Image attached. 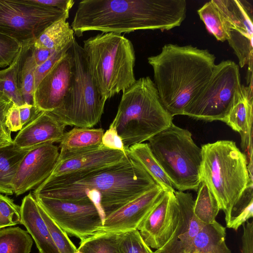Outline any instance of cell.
<instances>
[{
	"instance_id": "obj_1",
	"label": "cell",
	"mask_w": 253,
	"mask_h": 253,
	"mask_svg": "<svg viewBox=\"0 0 253 253\" xmlns=\"http://www.w3.org/2000/svg\"><path fill=\"white\" fill-rule=\"evenodd\" d=\"M157 185L127 155L118 163L85 173L48 177L32 194L72 202L91 201L104 220Z\"/></svg>"
},
{
	"instance_id": "obj_2",
	"label": "cell",
	"mask_w": 253,
	"mask_h": 253,
	"mask_svg": "<svg viewBox=\"0 0 253 253\" xmlns=\"http://www.w3.org/2000/svg\"><path fill=\"white\" fill-rule=\"evenodd\" d=\"M186 11L185 0H84L71 27L78 37L88 31L121 34L169 30L181 24Z\"/></svg>"
},
{
	"instance_id": "obj_3",
	"label": "cell",
	"mask_w": 253,
	"mask_h": 253,
	"mask_svg": "<svg viewBox=\"0 0 253 253\" xmlns=\"http://www.w3.org/2000/svg\"><path fill=\"white\" fill-rule=\"evenodd\" d=\"M215 57L191 45L165 44L148 58L161 101L172 116L183 115L187 106L210 80Z\"/></svg>"
},
{
	"instance_id": "obj_4",
	"label": "cell",
	"mask_w": 253,
	"mask_h": 253,
	"mask_svg": "<svg viewBox=\"0 0 253 253\" xmlns=\"http://www.w3.org/2000/svg\"><path fill=\"white\" fill-rule=\"evenodd\" d=\"M172 120L161 101L154 82L146 77L136 80L123 92L110 126L116 129L127 152L131 146L148 140L169 127Z\"/></svg>"
},
{
	"instance_id": "obj_5",
	"label": "cell",
	"mask_w": 253,
	"mask_h": 253,
	"mask_svg": "<svg viewBox=\"0 0 253 253\" xmlns=\"http://www.w3.org/2000/svg\"><path fill=\"white\" fill-rule=\"evenodd\" d=\"M84 43L92 81L106 101L136 81L135 51L129 40L121 34L102 33Z\"/></svg>"
},
{
	"instance_id": "obj_6",
	"label": "cell",
	"mask_w": 253,
	"mask_h": 253,
	"mask_svg": "<svg viewBox=\"0 0 253 253\" xmlns=\"http://www.w3.org/2000/svg\"><path fill=\"white\" fill-rule=\"evenodd\" d=\"M201 149L200 181L207 184L225 214L253 181L247 157L231 140L209 143Z\"/></svg>"
},
{
	"instance_id": "obj_7",
	"label": "cell",
	"mask_w": 253,
	"mask_h": 253,
	"mask_svg": "<svg viewBox=\"0 0 253 253\" xmlns=\"http://www.w3.org/2000/svg\"><path fill=\"white\" fill-rule=\"evenodd\" d=\"M148 141L173 188L179 191H198L202 149L193 141L191 133L172 123Z\"/></svg>"
},
{
	"instance_id": "obj_8",
	"label": "cell",
	"mask_w": 253,
	"mask_h": 253,
	"mask_svg": "<svg viewBox=\"0 0 253 253\" xmlns=\"http://www.w3.org/2000/svg\"><path fill=\"white\" fill-rule=\"evenodd\" d=\"M71 49L73 56L71 87L62 105L50 113L66 126L91 128L100 121L106 100L92 81L83 47L75 40Z\"/></svg>"
},
{
	"instance_id": "obj_9",
	"label": "cell",
	"mask_w": 253,
	"mask_h": 253,
	"mask_svg": "<svg viewBox=\"0 0 253 253\" xmlns=\"http://www.w3.org/2000/svg\"><path fill=\"white\" fill-rule=\"evenodd\" d=\"M241 84L239 66L235 62L227 60L215 64L210 80L183 115L204 121L224 122Z\"/></svg>"
},
{
	"instance_id": "obj_10",
	"label": "cell",
	"mask_w": 253,
	"mask_h": 253,
	"mask_svg": "<svg viewBox=\"0 0 253 253\" xmlns=\"http://www.w3.org/2000/svg\"><path fill=\"white\" fill-rule=\"evenodd\" d=\"M69 16V11L32 0H0V34L21 44L34 43L50 25Z\"/></svg>"
},
{
	"instance_id": "obj_11",
	"label": "cell",
	"mask_w": 253,
	"mask_h": 253,
	"mask_svg": "<svg viewBox=\"0 0 253 253\" xmlns=\"http://www.w3.org/2000/svg\"><path fill=\"white\" fill-rule=\"evenodd\" d=\"M39 205L67 234L83 241L102 231L103 218L91 201L72 202L34 197Z\"/></svg>"
},
{
	"instance_id": "obj_12",
	"label": "cell",
	"mask_w": 253,
	"mask_h": 253,
	"mask_svg": "<svg viewBox=\"0 0 253 253\" xmlns=\"http://www.w3.org/2000/svg\"><path fill=\"white\" fill-rule=\"evenodd\" d=\"M174 191H164L159 202L137 229L150 248L157 250L162 247L177 226L179 211Z\"/></svg>"
},
{
	"instance_id": "obj_13",
	"label": "cell",
	"mask_w": 253,
	"mask_h": 253,
	"mask_svg": "<svg viewBox=\"0 0 253 253\" xmlns=\"http://www.w3.org/2000/svg\"><path fill=\"white\" fill-rule=\"evenodd\" d=\"M58 148L51 143L30 151L21 162L12 182L16 196L37 187L52 173L59 159Z\"/></svg>"
},
{
	"instance_id": "obj_14",
	"label": "cell",
	"mask_w": 253,
	"mask_h": 253,
	"mask_svg": "<svg viewBox=\"0 0 253 253\" xmlns=\"http://www.w3.org/2000/svg\"><path fill=\"white\" fill-rule=\"evenodd\" d=\"M71 47L42 80L33 94V105L40 111L51 112L59 108L67 95L72 78Z\"/></svg>"
},
{
	"instance_id": "obj_15",
	"label": "cell",
	"mask_w": 253,
	"mask_h": 253,
	"mask_svg": "<svg viewBox=\"0 0 253 253\" xmlns=\"http://www.w3.org/2000/svg\"><path fill=\"white\" fill-rule=\"evenodd\" d=\"M178 206V220L169 239L154 253H190L195 238L206 224L196 217L193 211L192 194L174 191Z\"/></svg>"
},
{
	"instance_id": "obj_16",
	"label": "cell",
	"mask_w": 253,
	"mask_h": 253,
	"mask_svg": "<svg viewBox=\"0 0 253 253\" xmlns=\"http://www.w3.org/2000/svg\"><path fill=\"white\" fill-rule=\"evenodd\" d=\"M157 185L113 212L103 220L102 232H125L137 229L164 192Z\"/></svg>"
},
{
	"instance_id": "obj_17",
	"label": "cell",
	"mask_w": 253,
	"mask_h": 253,
	"mask_svg": "<svg viewBox=\"0 0 253 253\" xmlns=\"http://www.w3.org/2000/svg\"><path fill=\"white\" fill-rule=\"evenodd\" d=\"M127 157L119 150L110 149L102 144L58 162L48 177L84 173L118 163Z\"/></svg>"
},
{
	"instance_id": "obj_18",
	"label": "cell",
	"mask_w": 253,
	"mask_h": 253,
	"mask_svg": "<svg viewBox=\"0 0 253 253\" xmlns=\"http://www.w3.org/2000/svg\"><path fill=\"white\" fill-rule=\"evenodd\" d=\"M66 126L50 112L42 111L19 130L13 144L19 149L28 150L46 143L60 142Z\"/></svg>"
},
{
	"instance_id": "obj_19",
	"label": "cell",
	"mask_w": 253,
	"mask_h": 253,
	"mask_svg": "<svg viewBox=\"0 0 253 253\" xmlns=\"http://www.w3.org/2000/svg\"><path fill=\"white\" fill-rule=\"evenodd\" d=\"M253 86L241 84L224 122L240 134L242 147L247 153L249 162L253 161Z\"/></svg>"
},
{
	"instance_id": "obj_20",
	"label": "cell",
	"mask_w": 253,
	"mask_h": 253,
	"mask_svg": "<svg viewBox=\"0 0 253 253\" xmlns=\"http://www.w3.org/2000/svg\"><path fill=\"white\" fill-rule=\"evenodd\" d=\"M20 207L21 224L25 227L35 241L39 253H60L41 216L38 204L32 193L24 197Z\"/></svg>"
},
{
	"instance_id": "obj_21",
	"label": "cell",
	"mask_w": 253,
	"mask_h": 253,
	"mask_svg": "<svg viewBox=\"0 0 253 253\" xmlns=\"http://www.w3.org/2000/svg\"><path fill=\"white\" fill-rule=\"evenodd\" d=\"M104 133L101 128L75 127L64 132L60 141L58 160L98 147Z\"/></svg>"
},
{
	"instance_id": "obj_22",
	"label": "cell",
	"mask_w": 253,
	"mask_h": 253,
	"mask_svg": "<svg viewBox=\"0 0 253 253\" xmlns=\"http://www.w3.org/2000/svg\"><path fill=\"white\" fill-rule=\"evenodd\" d=\"M231 30L253 38V10L246 0H212Z\"/></svg>"
},
{
	"instance_id": "obj_23",
	"label": "cell",
	"mask_w": 253,
	"mask_h": 253,
	"mask_svg": "<svg viewBox=\"0 0 253 253\" xmlns=\"http://www.w3.org/2000/svg\"><path fill=\"white\" fill-rule=\"evenodd\" d=\"M31 150L20 149L13 144L0 147V193L14 194L13 179L23 159Z\"/></svg>"
},
{
	"instance_id": "obj_24",
	"label": "cell",
	"mask_w": 253,
	"mask_h": 253,
	"mask_svg": "<svg viewBox=\"0 0 253 253\" xmlns=\"http://www.w3.org/2000/svg\"><path fill=\"white\" fill-rule=\"evenodd\" d=\"M67 19L61 18L47 27L35 41L33 46L56 51L72 44L75 33Z\"/></svg>"
},
{
	"instance_id": "obj_25",
	"label": "cell",
	"mask_w": 253,
	"mask_h": 253,
	"mask_svg": "<svg viewBox=\"0 0 253 253\" xmlns=\"http://www.w3.org/2000/svg\"><path fill=\"white\" fill-rule=\"evenodd\" d=\"M225 237V228L216 221L205 224L195 238L190 253H232Z\"/></svg>"
},
{
	"instance_id": "obj_26",
	"label": "cell",
	"mask_w": 253,
	"mask_h": 253,
	"mask_svg": "<svg viewBox=\"0 0 253 253\" xmlns=\"http://www.w3.org/2000/svg\"><path fill=\"white\" fill-rule=\"evenodd\" d=\"M126 153L164 190H175L169 179L154 156L148 143H142L131 146L127 150Z\"/></svg>"
},
{
	"instance_id": "obj_27",
	"label": "cell",
	"mask_w": 253,
	"mask_h": 253,
	"mask_svg": "<svg viewBox=\"0 0 253 253\" xmlns=\"http://www.w3.org/2000/svg\"><path fill=\"white\" fill-rule=\"evenodd\" d=\"M33 44H22L23 51L18 73L19 88L24 103L33 105L35 90L34 73L37 67L32 52Z\"/></svg>"
},
{
	"instance_id": "obj_28",
	"label": "cell",
	"mask_w": 253,
	"mask_h": 253,
	"mask_svg": "<svg viewBox=\"0 0 253 253\" xmlns=\"http://www.w3.org/2000/svg\"><path fill=\"white\" fill-rule=\"evenodd\" d=\"M197 12L207 29L217 40L224 42L229 40L230 26L212 0L205 3Z\"/></svg>"
},
{
	"instance_id": "obj_29",
	"label": "cell",
	"mask_w": 253,
	"mask_h": 253,
	"mask_svg": "<svg viewBox=\"0 0 253 253\" xmlns=\"http://www.w3.org/2000/svg\"><path fill=\"white\" fill-rule=\"evenodd\" d=\"M124 232H98L81 241V253H121L120 243Z\"/></svg>"
},
{
	"instance_id": "obj_30",
	"label": "cell",
	"mask_w": 253,
	"mask_h": 253,
	"mask_svg": "<svg viewBox=\"0 0 253 253\" xmlns=\"http://www.w3.org/2000/svg\"><path fill=\"white\" fill-rule=\"evenodd\" d=\"M33 240L18 226L0 229V253H30Z\"/></svg>"
},
{
	"instance_id": "obj_31",
	"label": "cell",
	"mask_w": 253,
	"mask_h": 253,
	"mask_svg": "<svg viewBox=\"0 0 253 253\" xmlns=\"http://www.w3.org/2000/svg\"><path fill=\"white\" fill-rule=\"evenodd\" d=\"M253 181H250L240 198L225 214L226 227L237 231L253 216Z\"/></svg>"
},
{
	"instance_id": "obj_32",
	"label": "cell",
	"mask_w": 253,
	"mask_h": 253,
	"mask_svg": "<svg viewBox=\"0 0 253 253\" xmlns=\"http://www.w3.org/2000/svg\"><path fill=\"white\" fill-rule=\"evenodd\" d=\"M220 210L218 203L207 184L201 182L196 199L194 200L193 211L202 223L208 224L216 221Z\"/></svg>"
},
{
	"instance_id": "obj_33",
	"label": "cell",
	"mask_w": 253,
	"mask_h": 253,
	"mask_svg": "<svg viewBox=\"0 0 253 253\" xmlns=\"http://www.w3.org/2000/svg\"><path fill=\"white\" fill-rule=\"evenodd\" d=\"M22 51V45L20 52L13 62L7 67V71L0 76V93L19 107L25 103L19 88L18 77Z\"/></svg>"
},
{
	"instance_id": "obj_34",
	"label": "cell",
	"mask_w": 253,
	"mask_h": 253,
	"mask_svg": "<svg viewBox=\"0 0 253 253\" xmlns=\"http://www.w3.org/2000/svg\"><path fill=\"white\" fill-rule=\"evenodd\" d=\"M253 39L237 31L231 30L227 41L239 59L241 68L248 66V72H253Z\"/></svg>"
},
{
	"instance_id": "obj_35",
	"label": "cell",
	"mask_w": 253,
	"mask_h": 253,
	"mask_svg": "<svg viewBox=\"0 0 253 253\" xmlns=\"http://www.w3.org/2000/svg\"><path fill=\"white\" fill-rule=\"evenodd\" d=\"M38 205L41 216L60 253H76L78 249L70 240L67 233L54 222L39 204Z\"/></svg>"
},
{
	"instance_id": "obj_36",
	"label": "cell",
	"mask_w": 253,
	"mask_h": 253,
	"mask_svg": "<svg viewBox=\"0 0 253 253\" xmlns=\"http://www.w3.org/2000/svg\"><path fill=\"white\" fill-rule=\"evenodd\" d=\"M21 221L20 206L0 193V229L21 224Z\"/></svg>"
},
{
	"instance_id": "obj_37",
	"label": "cell",
	"mask_w": 253,
	"mask_h": 253,
	"mask_svg": "<svg viewBox=\"0 0 253 253\" xmlns=\"http://www.w3.org/2000/svg\"><path fill=\"white\" fill-rule=\"evenodd\" d=\"M119 249L121 253H154L137 229L123 233Z\"/></svg>"
},
{
	"instance_id": "obj_38",
	"label": "cell",
	"mask_w": 253,
	"mask_h": 253,
	"mask_svg": "<svg viewBox=\"0 0 253 253\" xmlns=\"http://www.w3.org/2000/svg\"><path fill=\"white\" fill-rule=\"evenodd\" d=\"M21 46L15 40L0 34V67L10 66L19 54Z\"/></svg>"
},
{
	"instance_id": "obj_39",
	"label": "cell",
	"mask_w": 253,
	"mask_h": 253,
	"mask_svg": "<svg viewBox=\"0 0 253 253\" xmlns=\"http://www.w3.org/2000/svg\"><path fill=\"white\" fill-rule=\"evenodd\" d=\"M12 102L0 93V147L13 144L11 131L5 125L7 112L12 104Z\"/></svg>"
},
{
	"instance_id": "obj_40",
	"label": "cell",
	"mask_w": 253,
	"mask_h": 253,
	"mask_svg": "<svg viewBox=\"0 0 253 253\" xmlns=\"http://www.w3.org/2000/svg\"><path fill=\"white\" fill-rule=\"evenodd\" d=\"M72 44L68 45L61 50L55 51L46 61L37 67L34 73L35 90L56 63L66 53Z\"/></svg>"
},
{
	"instance_id": "obj_41",
	"label": "cell",
	"mask_w": 253,
	"mask_h": 253,
	"mask_svg": "<svg viewBox=\"0 0 253 253\" xmlns=\"http://www.w3.org/2000/svg\"><path fill=\"white\" fill-rule=\"evenodd\" d=\"M102 145L110 149L121 151L127 154L121 138L115 128L110 125L103 134Z\"/></svg>"
},
{
	"instance_id": "obj_42",
	"label": "cell",
	"mask_w": 253,
	"mask_h": 253,
	"mask_svg": "<svg viewBox=\"0 0 253 253\" xmlns=\"http://www.w3.org/2000/svg\"><path fill=\"white\" fill-rule=\"evenodd\" d=\"M5 123L11 132H16L22 128L19 106L12 103L7 112Z\"/></svg>"
},
{
	"instance_id": "obj_43",
	"label": "cell",
	"mask_w": 253,
	"mask_h": 253,
	"mask_svg": "<svg viewBox=\"0 0 253 253\" xmlns=\"http://www.w3.org/2000/svg\"><path fill=\"white\" fill-rule=\"evenodd\" d=\"M243 224L242 253H253V221Z\"/></svg>"
},
{
	"instance_id": "obj_44",
	"label": "cell",
	"mask_w": 253,
	"mask_h": 253,
	"mask_svg": "<svg viewBox=\"0 0 253 253\" xmlns=\"http://www.w3.org/2000/svg\"><path fill=\"white\" fill-rule=\"evenodd\" d=\"M21 123L23 127L33 121L42 111L33 105L24 103L19 107Z\"/></svg>"
},
{
	"instance_id": "obj_45",
	"label": "cell",
	"mask_w": 253,
	"mask_h": 253,
	"mask_svg": "<svg viewBox=\"0 0 253 253\" xmlns=\"http://www.w3.org/2000/svg\"><path fill=\"white\" fill-rule=\"evenodd\" d=\"M32 1L42 5L69 12L75 3L74 0H32Z\"/></svg>"
},
{
	"instance_id": "obj_46",
	"label": "cell",
	"mask_w": 253,
	"mask_h": 253,
	"mask_svg": "<svg viewBox=\"0 0 253 253\" xmlns=\"http://www.w3.org/2000/svg\"><path fill=\"white\" fill-rule=\"evenodd\" d=\"M55 51L32 47V52L37 66L46 61L55 52Z\"/></svg>"
},
{
	"instance_id": "obj_47",
	"label": "cell",
	"mask_w": 253,
	"mask_h": 253,
	"mask_svg": "<svg viewBox=\"0 0 253 253\" xmlns=\"http://www.w3.org/2000/svg\"><path fill=\"white\" fill-rule=\"evenodd\" d=\"M7 70V68H6V69H4V70H0V76L1 75H2V74H3L4 72H5Z\"/></svg>"
}]
</instances>
